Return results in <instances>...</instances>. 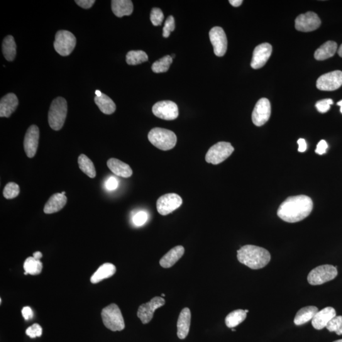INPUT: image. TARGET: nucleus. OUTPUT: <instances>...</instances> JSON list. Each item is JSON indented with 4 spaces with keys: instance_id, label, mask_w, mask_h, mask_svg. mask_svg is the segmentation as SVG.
I'll list each match as a JSON object with an SVG mask.
<instances>
[{
    "instance_id": "obj_40",
    "label": "nucleus",
    "mask_w": 342,
    "mask_h": 342,
    "mask_svg": "<svg viewBox=\"0 0 342 342\" xmlns=\"http://www.w3.org/2000/svg\"><path fill=\"white\" fill-rule=\"evenodd\" d=\"M333 104L331 99H323L319 100L316 104V107L320 113H326L330 109L331 105Z\"/></svg>"
},
{
    "instance_id": "obj_2",
    "label": "nucleus",
    "mask_w": 342,
    "mask_h": 342,
    "mask_svg": "<svg viewBox=\"0 0 342 342\" xmlns=\"http://www.w3.org/2000/svg\"><path fill=\"white\" fill-rule=\"evenodd\" d=\"M239 262L252 270L265 268L270 262V253L260 246L247 245L237 251Z\"/></svg>"
},
{
    "instance_id": "obj_46",
    "label": "nucleus",
    "mask_w": 342,
    "mask_h": 342,
    "mask_svg": "<svg viewBox=\"0 0 342 342\" xmlns=\"http://www.w3.org/2000/svg\"><path fill=\"white\" fill-rule=\"evenodd\" d=\"M297 143L299 144V149L298 151L299 152H304L307 150V143L305 142L304 139L300 138L297 141Z\"/></svg>"
},
{
    "instance_id": "obj_10",
    "label": "nucleus",
    "mask_w": 342,
    "mask_h": 342,
    "mask_svg": "<svg viewBox=\"0 0 342 342\" xmlns=\"http://www.w3.org/2000/svg\"><path fill=\"white\" fill-rule=\"evenodd\" d=\"M341 86L342 71L340 70H334L322 75L316 82L317 89L321 91H334Z\"/></svg>"
},
{
    "instance_id": "obj_6",
    "label": "nucleus",
    "mask_w": 342,
    "mask_h": 342,
    "mask_svg": "<svg viewBox=\"0 0 342 342\" xmlns=\"http://www.w3.org/2000/svg\"><path fill=\"white\" fill-rule=\"evenodd\" d=\"M233 151V146L230 143L221 141L210 148L205 155V160L207 163L217 165L227 159Z\"/></svg>"
},
{
    "instance_id": "obj_22",
    "label": "nucleus",
    "mask_w": 342,
    "mask_h": 342,
    "mask_svg": "<svg viewBox=\"0 0 342 342\" xmlns=\"http://www.w3.org/2000/svg\"><path fill=\"white\" fill-rule=\"evenodd\" d=\"M67 199L65 195L55 194L53 195L48 200L44 208L45 214L55 213L62 210L67 204Z\"/></svg>"
},
{
    "instance_id": "obj_1",
    "label": "nucleus",
    "mask_w": 342,
    "mask_h": 342,
    "mask_svg": "<svg viewBox=\"0 0 342 342\" xmlns=\"http://www.w3.org/2000/svg\"><path fill=\"white\" fill-rule=\"evenodd\" d=\"M313 202L311 198L301 195L287 198L280 205L278 216L283 221L294 223L301 221L311 213Z\"/></svg>"
},
{
    "instance_id": "obj_48",
    "label": "nucleus",
    "mask_w": 342,
    "mask_h": 342,
    "mask_svg": "<svg viewBox=\"0 0 342 342\" xmlns=\"http://www.w3.org/2000/svg\"><path fill=\"white\" fill-rule=\"evenodd\" d=\"M42 256V253H41L40 251H36V252L34 253L33 254V258L36 259V260H40Z\"/></svg>"
},
{
    "instance_id": "obj_45",
    "label": "nucleus",
    "mask_w": 342,
    "mask_h": 342,
    "mask_svg": "<svg viewBox=\"0 0 342 342\" xmlns=\"http://www.w3.org/2000/svg\"><path fill=\"white\" fill-rule=\"evenodd\" d=\"M22 314L26 320H29L33 317V312L29 307H24L22 310Z\"/></svg>"
},
{
    "instance_id": "obj_35",
    "label": "nucleus",
    "mask_w": 342,
    "mask_h": 342,
    "mask_svg": "<svg viewBox=\"0 0 342 342\" xmlns=\"http://www.w3.org/2000/svg\"><path fill=\"white\" fill-rule=\"evenodd\" d=\"M20 188L16 183H9L4 188V196L7 199H13L18 196Z\"/></svg>"
},
{
    "instance_id": "obj_49",
    "label": "nucleus",
    "mask_w": 342,
    "mask_h": 342,
    "mask_svg": "<svg viewBox=\"0 0 342 342\" xmlns=\"http://www.w3.org/2000/svg\"><path fill=\"white\" fill-rule=\"evenodd\" d=\"M337 52H338V54L339 56V57L342 58V44L339 46V48L338 49V50H337Z\"/></svg>"
},
{
    "instance_id": "obj_47",
    "label": "nucleus",
    "mask_w": 342,
    "mask_h": 342,
    "mask_svg": "<svg viewBox=\"0 0 342 342\" xmlns=\"http://www.w3.org/2000/svg\"><path fill=\"white\" fill-rule=\"evenodd\" d=\"M229 4L234 7H238L243 3L242 0H229Z\"/></svg>"
},
{
    "instance_id": "obj_15",
    "label": "nucleus",
    "mask_w": 342,
    "mask_h": 342,
    "mask_svg": "<svg viewBox=\"0 0 342 342\" xmlns=\"http://www.w3.org/2000/svg\"><path fill=\"white\" fill-rule=\"evenodd\" d=\"M165 300L162 297H154L150 302L139 307L137 315L143 324H148L152 319L156 310L165 305Z\"/></svg>"
},
{
    "instance_id": "obj_39",
    "label": "nucleus",
    "mask_w": 342,
    "mask_h": 342,
    "mask_svg": "<svg viewBox=\"0 0 342 342\" xmlns=\"http://www.w3.org/2000/svg\"><path fill=\"white\" fill-rule=\"evenodd\" d=\"M43 329L40 324L37 323L32 325L26 329L27 335L31 338H35L36 337H40L42 334Z\"/></svg>"
},
{
    "instance_id": "obj_13",
    "label": "nucleus",
    "mask_w": 342,
    "mask_h": 342,
    "mask_svg": "<svg viewBox=\"0 0 342 342\" xmlns=\"http://www.w3.org/2000/svg\"><path fill=\"white\" fill-rule=\"evenodd\" d=\"M210 40L214 48V52L217 57L225 55L228 47V40L225 32L220 27H214L209 32Z\"/></svg>"
},
{
    "instance_id": "obj_17",
    "label": "nucleus",
    "mask_w": 342,
    "mask_h": 342,
    "mask_svg": "<svg viewBox=\"0 0 342 342\" xmlns=\"http://www.w3.org/2000/svg\"><path fill=\"white\" fill-rule=\"evenodd\" d=\"M272 51V46L268 43H262L256 46L253 53L251 67L254 69L262 68L270 58Z\"/></svg>"
},
{
    "instance_id": "obj_28",
    "label": "nucleus",
    "mask_w": 342,
    "mask_h": 342,
    "mask_svg": "<svg viewBox=\"0 0 342 342\" xmlns=\"http://www.w3.org/2000/svg\"><path fill=\"white\" fill-rule=\"evenodd\" d=\"M95 104L99 107L103 113L111 115L114 113L116 110V106L111 98L106 94H102V96L95 98Z\"/></svg>"
},
{
    "instance_id": "obj_7",
    "label": "nucleus",
    "mask_w": 342,
    "mask_h": 342,
    "mask_svg": "<svg viewBox=\"0 0 342 342\" xmlns=\"http://www.w3.org/2000/svg\"><path fill=\"white\" fill-rule=\"evenodd\" d=\"M338 275L336 268L333 266L326 265L314 268L309 273L307 281L310 285H319L333 280Z\"/></svg>"
},
{
    "instance_id": "obj_56",
    "label": "nucleus",
    "mask_w": 342,
    "mask_h": 342,
    "mask_svg": "<svg viewBox=\"0 0 342 342\" xmlns=\"http://www.w3.org/2000/svg\"><path fill=\"white\" fill-rule=\"evenodd\" d=\"M162 297H164V296H165V295H164V294H162Z\"/></svg>"
},
{
    "instance_id": "obj_21",
    "label": "nucleus",
    "mask_w": 342,
    "mask_h": 342,
    "mask_svg": "<svg viewBox=\"0 0 342 342\" xmlns=\"http://www.w3.org/2000/svg\"><path fill=\"white\" fill-rule=\"evenodd\" d=\"M107 166L114 175L118 177L128 178L133 175L130 166L117 158H110L107 161Z\"/></svg>"
},
{
    "instance_id": "obj_19",
    "label": "nucleus",
    "mask_w": 342,
    "mask_h": 342,
    "mask_svg": "<svg viewBox=\"0 0 342 342\" xmlns=\"http://www.w3.org/2000/svg\"><path fill=\"white\" fill-rule=\"evenodd\" d=\"M191 317V312L189 308H184L180 312L177 322V334L180 339L186 338L189 333Z\"/></svg>"
},
{
    "instance_id": "obj_33",
    "label": "nucleus",
    "mask_w": 342,
    "mask_h": 342,
    "mask_svg": "<svg viewBox=\"0 0 342 342\" xmlns=\"http://www.w3.org/2000/svg\"><path fill=\"white\" fill-rule=\"evenodd\" d=\"M148 60L147 54L142 50H132L126 55V62L130 65L141 64Z\"/></svg>"
},
{
    "instance_id": "obj_43",
    "label": "nucleus",
    "mask_w": 342,
    "mask_h": 342,
    "mask_svg": "<svg viewBox=\"0 0 342 342\" xmlns=\"http://www.w3.org/2000/svg\"><path fill=\"white\" fill-rule=\"evenodd\" d=\"M75 3L82 9H89L94 6L95 0H75Z\"/></svg>"
},
{
    "instance_id": "obj_11",
    "label": "nucleus",
    "mask_w": 342,
    "mask_h": 342,
    "mask_svg": "<svg viewBox=\"0 0 342 342\" xmlns=\"http://www.w3.org/2000/svg\"><path fill=\"white\" fill-rule=\"evenodd\" d=\"M183 204L182 197L176 194H168L162 195L157 202V209L158 213L162 216L172 213L179 208Z\"/></svg>"
},
{
    "instance_id": "obj_41",
    "label": "nucleus",
    "mask_w": 342,
    "mask_h": 342,
    "mask_svg": "<svg viewBox=\"0 0 342 342\" xmlns=\"http://www.w3.org/2000/svg\"><path fill=\"white\" fill-rule=\"evenodd\" d=\"M148 219V214L145 211L137 212L133 217V223L136 226H141L146 223Z\"/></svg>"
},
{
    "instance_id": "obj_3",
    "label": "nucleus",
    "mask_w": 342,
    "mask_h": 342,
    "mask_svg": "<svg viewBox=\"0 0 342 342\" xmlns=\"http://www.w3.org/2000/svg\"><path fill=\"white\" fill-rule=\"evenodd\" d=\"M148 138L153 146L163 151L171 150L177 143V137L174 132L163 128L151 129L149 132Z\"/></svg>"
},
{
    "instance_id": "obj_37",
    "label": "nucleus",
    "mask_w": 342,
    "mask_h": 342,
    "mask_svg": "<svg viewBox=\"0 0 342 342\" xmlns=\"http://www.w3.org/2000/svg\"><path fill=\"white\" fill-rule=\"evenodd\" d=\"M164 16L162 11L158 8H153L150 14V21L153 26H158L162 24Z\"/></svg>"
},
{
    "instance_id": "obj_50",
    "label": "nucleus",
    "mask_w": 342,
    "mask_h": 342,
    "mask_svg": "<svg viewBox=\"0 0 342 342\" xmlns=\"http://www.w3.org/2000/svg\"><path fill=\"white\" fill-rule=\"evenodd\" d=\"M95 94H96L97 97H100L102 96V93L99 91V90H97V91L95 92Z\"/></svg>"
},
{
    "instance_id": "obj_9",
    "label": "nucleus",
    "mask_w": 342,
    "mask_h": 342,
    "mask_svg": "<svg viewBox=\"0 0 342 342\" xmlns=\"http://www.w3.org/2000/svg\"><path fill=\"white\" fill-rule=\"evenodd\" d=\"M152 112L156 117L166 121H173L179 116L177 105L169 100L156 103L152 107Z\"/></svg>"
},
{
    "instance_id": "obj_30",
    "label": "nucleus",
    "mask_w": 342,
    "mask_h": 342,
    "mask_svg": "<svg viewBox=\"0 0 342 342\" xmlns=\"http://www.w3.org/2000/svg\"><path fill=\"white\" fill-rule=\"evenodd\" d=\"M78 164L80 169L88 177L94 178L96 177V170L92 161L84 154H81L78 158Z\"/></svg>"
},
{
    "instance_id": "obj_31",
    "label": "nucleus",
    "mask_w": 342,
    "mask_h": 342,
    "mask_svg": "<svg viewBox=\"0 0 342 342\" xmlns=\"http://www.w3.org/2000/svg\"><path fill=\"white\" fill-rule=\"evenodd\" d=\"M246 313L245 310L238 309L230 312L225 319L226 326L229 328L234 327L242 322L246 319Z\"/></svg>"
},
{
    "instance_id": "obj_18",
    "label": "nucleus",
    "mask_w": 342,
    "mask_h": 342,
    "mask_svg": "<svg viewBox=\"0 0 342 342\" xmlns=\"http://www.w3.org/2000/svg\"><path fill=\"white\" fill-rule=\"evenodd\" d=\"M336 316V311L334 308L328 307L317 312L312 319V326L316 329L321 330L326 327L328 322Z\"/></svg>"
},
{
    "instance_id": "obj_44",
    "label": "nucleus",
    "mask_w": 342,
    "mask_h": 342,
    "mask_svg": "<svg viewBox=\"0 0 342 342\" xmlns=\"http://www.w3.org/2000/svg\"><path fill=\"white\" fill-rule=\"evenodd\" d=\"M118 182L116 178L114 177H111L109 178L107 182H106V188L107 190H110V191H112V190H116L117 187H118Z\"/></svg>"
},
{
    "instance_id": "obj_29",
    "label": "nucleus",
    "mask_w": 342,
    "mask_h": 342,
    "mask_svg": "<svg viewBox=\"0 0 342 342\" xmlns=\"http://www.w3.org/2000/svg\"><path fill=\"white\" fill-rule=\"evenodd\" d=\"M16 43L12 36H7L2 45V51L7 60L13 61L16 56Z\"/></svg>"
},
{
    "instance_id": "obj_5",
    "label": "nucleus",
    "mask_w": 342,
    "mask_h": 342,
    "mask_svg": "<svg viewBox=\"0 0 342 342\" xmlns=\"http://www.w3.org/2000/svg\"><path fill=\"white\" fill-rule=\"evenodd\" d=\"M102 317L105 326L111 331H122L125 328L123 315L116 304H112L103 309Z\"/></svg>"
},
{
    "instance_id": "obj_52",
    "label": "nucleus",
    "mask_w": 342,
    "mask_h": 342,
    "mask_svg": "<svg viewBox=\"0 0 342 342\" xmlns=\"http://www.w3.org/2000/svg\"><path fill=\"white\" fill-rule=\"evenodd\" d=\"M333 342H342V339H338V340H336Z\"/></svg>"
},
{
    "instance_id": "obj_24",
    "label": "nucleus",
    "mask_w": 342,
    "mask_h": 342,
    "mask_svg": "<svg viewBox=\"0 0 342 342\" xmlns=\"http://www.w3.org/2000/svg\"><path fill=\"white\" fill-rule=\"evenodd\" d=\"M112 10L115 16L123 17L130 16L133 12V4L131 0H113Z\"/></svg>"
},
{
    "instance_id": "obj_38",
    "label": "nucleus",
    "mask_w": 342,
    "mask_h": 342,
    "mask_svg": "<svg viewBox=\"0 0 342 342\" xmlns=\"http://www.w3.org/2000/svg\"><path fill=\"white\" fill-rule=\"evenodd\" d=\"M175 29V21L174 17L170 16L165 21L164 27L163 28L162 35L163 37L167 38L170 36L171 32Z\"/></svg>"
},
{
    "instance_id": "obj_53",
    "label": "nucleus",
    "mask_w": 342,
    "mask_h": 342,
    "mask_svg": "<svg viewBox=\"0 0 342 342\" xmlns=\"http://www.w3.org/2000/svg\"><path fill=\"white\" fill-rule=\"evenodd\" d=\"M245 311L246 313H248V310H245Z\"/></svg>"
},
{
    "instance_id": "obj_32",
    "label": "nucleus",
    "mask_w": 342,
    "mask_h": 342,
    "mask_svg": "<svg viewBox=\"0 0 342 342\" xmlns=\"http://www.w3.org/2000/svg\"><path fill=\"white\" fill-rule=\"evenodd\" d=\"M25 275H38L42 271L43 265L40 260H36L33 256H29L25 261L24 265Z\"/></svg>"
},
{
    "instance_id": "obj_14",
    "label": "nucleus",
    "mask_w": 342,
    "mask_h": 342,
    "mask_svg": "<svg viewBox=\"0 0 342 342\" xmlns=\"http://www.w3.org/2000/svg\"><path fill=\"white\" fill-rule=\"evenodd\" d=\"M271 113L270 102L266 98L259 100L251 115V119L256 126H262L269 121Z\"/></svg>"
},
{
    "instance_id": "obj_27",
    "label": "nucleus",
    "mask_w": 342,
    "mask_h": 342,
    "mask_svg": "<svg viewBox=\"0 0 342 342\" xmlns=\"http://www.w3.org/2000/svg\"><path fill=\"white\" fill-rule=\"evenodd\" d=\"M318 309L315 306H307L302 308L297 312L295 317L294 323L297 326L304 324L311 321L318 312Z\"/></svg>"
},
{
    "instance_id": "obj_34",
    "label": "nucleus",
    "mask_w": 342,
    "mask_h": 342,
    "mask_svg": "<svg viewBox=\"0 0 342 342\" xmlns=\"http://www.w3.org/2000/svg\"><path fill=\"white\" fill-rule=\"evenodd\" d=\"M173 62V58L170 55H166L156 61L151 66V69L155 73H162L167 72Z\"/></svg>"
},
{
    "instance_id": "obj_55",
    "label": "nucleus",
    "mask_w": 342,
    "mask_h": 342,
    "mask_svg": "<svg viewBox=\"0 0 342 342\" xmlns=\"http://www.w3.org/2000/svg\"><path fill=\"white\" fill-rule=\"evenodd\" d=\"M232 331H235L236 330H235V329H232Z\"/></svg>"
},
{
    "instance_id": "obj_20",
    "label": "nucleus",
    "mask_w": 342,
    "mask_h": 342,
    "mask_svg": "<svg viewBox=\"0 0 342 342\" xmlns=\"http://www.w3.org/2000/svg\"><path fill=\"white\" fill-rule=\"evenodd\" d=\"M19 100L16 95L9 94L0 101V117H9L18 107Z\"/></svg>"
},
{
    "instance_id": "obj_54",
    "label": "nucleus",
    "mask_w": 342,
    "mask_h": 342,
    "mask_svg": "<svg viewBox=\"0 0 342 342\" xmlns=\"http://www.w3.org/2000/svg\"><path fill=\"white\" fill-rule=\"evenodd\" d=\"M61 194H63V195H65V192H63L61 193Z\"/></svg>"
},
{
    "instance_id": "obj_8",
    "label": "nucleus",
    "mask_w": 342,
    "mask_h": 342,
    "mask_svg": "<svg viewBox=\"0 0 342 342\" xmlns=\"http://www.w3.org/2000/svg\"><path fill=\"white\" fill-rule=\"evenodd\" d=\"M76 45V38L70 32L65 30L58 31L55 35L54 48L58 54L65 57L74 50Z\"/></svg>"
},
{
    "instance_id": "obj_4",
    "label": "nucleus",
    "mask_w": 342,
    "mask_h": 342,
    "mask_svg": "<svg viewBox=\"0 0 342 342\" xmlns=\"http://www.w3.org/2000/svg\"><path fill=\"white\" fill-rule=\"evenodd\" d=\"M67 114V103L62 97H58L51 103L48 112V123L51 128L59 131L65 123Z\"/></svg>"
},
{
    "instance_id": "obj_16",
    "label": "nucleus",
    "mask_w": 342,
    "mask_h": 342,
    "mask_svg": "<svg viewBox=\"0 0 342 342\" xmlns=\"http://www.w3.org/2000/svg\"><path fill=\"white\" fill-rule=\"evenodd\" d=\"M40 129L36 125H32L27 131L24 141V150L29 158H33L37 151Z\"/></svg>"
},
{
    "instance_id": "obj_25",
    "label": "nucleus",
    "mask_w": 342,
    "mask_h": 342,
    "mask_svg": "<svg viewBox=\"0 0 342 342\" xmlns=\"http://www.w3.org/2000/svg\"><path fill=\"white\" fill-rule=\"evenodd\" d=\"M338 49L337 43L334 41H328L320 46L315 51L314 58L317 60H324L333 57Z\"/></svg>"
},
{
    "instance_id": "obj_26",
    "label": "nucleus",
    "mask_w": 342,
    "mask_h": 342,
    "mask_svg": "<svg viewBox=\"0 0 342 342\" xmlns=\"http://www.w3.org/2000/svg\"><path fill=\"white\" fill-rule=\"evenodd\" d=\"M116 272V268L111 263H106L102 265L98 269L91 278L92 283H97L102 282V280L111 278Z\"/></svg>"
},
{
    "instance_id": "obj_12",
    "label": "nucleus",
    "mask_w": 342,
    "mask_h": 342,
    "mask_svg": "<svg viewBox=\"0 0 342 342\" xmlns=\"http://www.w3.org/2000/svg\"><path fill=\"white\" fill-rule=\"evenodd\" d=\"M321 21L316 13L312 12L300 15L295 19V28L297 31L311 32L316 30L321 26Z\"/></svg>"
},
{
    "instance_id": "obj_51",
    "label": "nucleus",
    "mask_w": 342,
    "mask_h": 342,
    "mask_svg": "<svg viewBox=\"0 0 342 342\" xmlns=\"http://www.w3.org/2000/svg\"><path fill=\"white\" fill-rule=\"evenodd\" d=\"M337 105H338V106L340 107V112L342 114V100L337 103Z\"/></svg>"
},
{
    "instance_id": "obj_42",
    "label": "nucleus",
    "mask_w": 342,
    "mask_h": 342,
    "mask_svg": "<svg viewBox=\"0 0 342 342\" xmlns=\"http://www.w3.org/2000/svg\"><path fill=\"white\" fill-rule=\"evenodd\" d=\"M328 148V143H326V141L322 140L319 141L318 144H317V147L315 151H316V153L319 154V155H323V154L326 152V150Z\"/></svg>"
},
{
    "instance_id": "obj_36",
    "label": "nucleus",
    "mask_w": 342,
    "mask_h": 342,
    "mask_svg": "<svg viewBox=\"0 0 342 342\" xmlns=\"http://www.w3.org/2000/svg\"><path fill=\"white\" fill-rule=\"evenodd\" d=\"M330 332H335L338 335L342 334V316H335L328 322L326 327Z\"/></svg>"
},
{
    "instance_id": "obj_23",
    "label": "nucleus",
    "mask_w": 342,
    "mask_h": 342,
    "mask_svg": "<svg viewBox=\"0 0 342 342\" xmlns=\"http://www.w3.org/2000/svg\"><path fill=\"white\" fill-rule=\"evenodd\" d=\"M185 253L183 246H177L171 249L161 259L160 265L163 268H169L174 266L182 258Z\"/></svg>"
}]
</instances>
